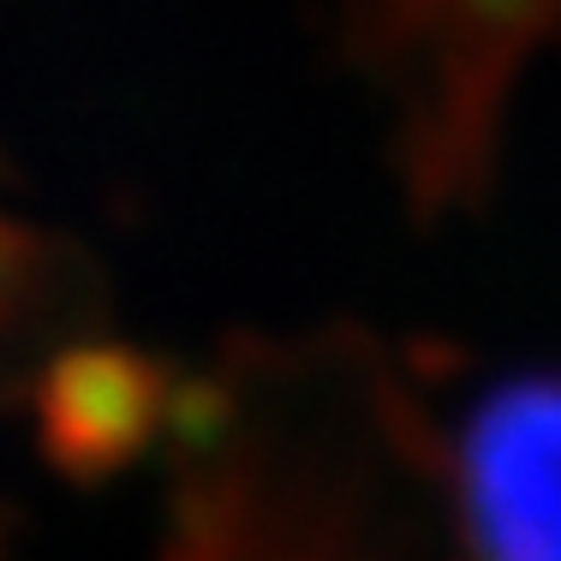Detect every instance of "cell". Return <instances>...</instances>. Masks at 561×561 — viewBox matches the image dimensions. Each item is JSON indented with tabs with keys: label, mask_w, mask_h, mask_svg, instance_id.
Instances as JSON below:
<instances>
[{
	"label": "cell",
	"mask_w": 561,
	"mask_h": 561,
	"mask_svg": "<svg viewBox=\"0 0 561 561\" xmlns=\"http://www.w3.org/2000/svg\"><path fill=\"white\" fill-rule=\"evenodd\" d=\"M472 561H561V370L490 382L454 431Z\"/></svg>",
	"instance_id": "cell-1"
},
{
	"label": "cell",
	"mask_w": 561,
	"mask_h": 561,
	"mask_svg": "<svg viewBox=\"0 0 561 561\" xmlns=\"http://www.w3.org/2000/svg\"><path fill=\"white\" fill-rule=\"evenodd\" d=\"M156 382L144 377L131 358H66L48 382L43 400V424L48 443L72 472H102L119 466L131 448L150 436L156 424Z\"/></svg>",
	"instance_id": "cell-2"
}]
</instances>
